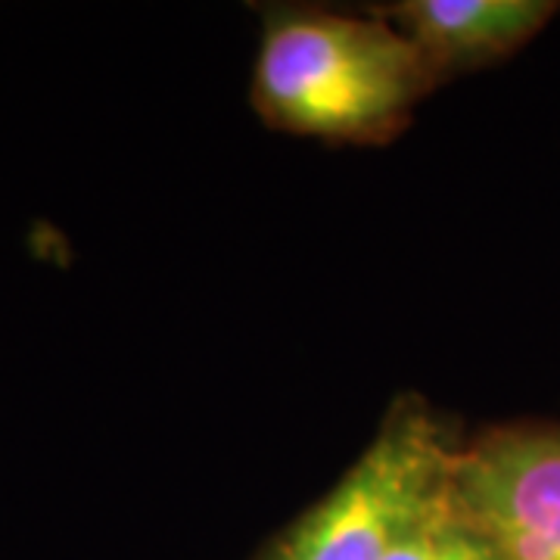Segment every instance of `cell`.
Listing matches in <instances>:
<instances>
[{
    "label": "cell",
    "instance_id": "cell-4",
    "mask_svg": "<svg viewBox=\"0 0 560 560\" xmlns=\"http://www.w3.org/2000/svg\"><path fill=\"white\" fill-rule=\"evenodd\" d=\"M558 10L551 0H408L396 7V20L433 75H440L511 57Z\"/></svg>",
    "mask_w": 560,
    "mask_h": 560
},
{
    "label": "cell",
    "instance_id": "cell-1",
    "mask_svg": "<svg viewBox=\"0 0 560 560\" xmlns=\"http://www.w3.org/2000/svg\"><path fill=\"white\" fill-rule=\"evenodd\" d=\"M436 81L420 50L381 22L275 16L256 62V103L278 128L334 140L389 135Z\"/></svg>",
    "mask_w": 560,
    "mask_h": 560
},
{
    "label": "cell",
    "instance_id": "cell-2",
    "mask_svg": "<svg viewBox=\"0 0 560 560\" xmlns=\"http://www.w3.org/2000/svg\"><path fill=\"white\" fill-rule=\"evenodd\" d=\"M455 455L423 411H401L265 560H386L448 486Z\"/></svg>",
    "mask_w": 560,
    "mask_h": 560
},
{
    "label": "cell",
    "instance_id": "cell-3",
    "mask_svg": "<svg viewBox=\"0 0 560 560\" xmlns=\"http://www.w3.org/2000/svg\"><path fill=\"white\" fill-rule=\"evenodd\" d=\"M452 492L499 560H560V427L504 430L458 452Z\"/></svg>",
    "mask_w": 560,
    "mask_h": 560
},
{
    "label": "cell",
    "instance_id": "cell-5",
    "mask_svg": "<svg viewBox=\"0 0 560 560\" xmlns=\"http://www.w3.org/2000/svg\"><path fill=\"white\" fill-rule=\"evenodd\" d=\"M386 560H499V555L477 523L464 514L448 480Z\"/></svg>",
    "mask_w": 560,
    "mask_h": 560
}]
</instances>
